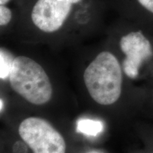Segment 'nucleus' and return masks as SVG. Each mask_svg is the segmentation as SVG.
Wrapping results in <instances>:
<instances>
[{"instance_id":"f257e3e1","label":"nucleus","mask_w":153,"mask_h":153,"mask_svg":"<svg viewBox=\"0 0 153 153\" xmlns=\"http://www.w3.org/2000/svg\"><path fill=\"white\" fill-rule=\"evenodd\" d=\"M89 94L101 105H111L118 100L122 90V70L116 57L107 51L96 57L84 72Z\"/></svg>"},{"instance_id":"1a4fd4ad","label":"nucleus","mask_w":153,"mask_h":153,"mask_svg":"<svg viewBox=\"0 0 153 153\" xmlns=\"http://www.w3.org/2000/svg\"><path fill=\"white\" fill-rule=\"evenodd\" d=\"M137 1L143 7L153 13V0H137Z\"/></svg>"},{"instance_id":"9d476101","label":"nucleus","mask_w":153,"mask_h":153,"mask_svg":"<svg viewBox=\"0 0 153 153\" xmlns=\"http://www.w3.org/2000/svg\"><path fill=\"white\" fill-rule=\"evenodd\" d=\"M10 0H0V5H4L7 4Z\"/></svg>"},{"instance_id":"20e7f679","label":"nucleus","mask_w":153,"mask_h":153,"mask_svg":"<svg viewBox=\"0 0 153 153\" xmlns=\"http://www.w3.org/2000/svg\"><path fill=\"white\" fill-rule=\"evenodd\" d=\"M81 0H38L31 12L36 27L45 33H53L62 27L74 4Z\"/></svg>"},{"instance_id":"423d86ee","label":"nucleus","mask_w":153,"mask_h":153,"mask_svg":"<svg viewBox=\"0 0 153 153\" xmlns=\"http://www.w3.org/2000/svg\"><path fill=\"white\" fill-rule=\"evenodd\" d=\"M104 125L100 120L82 118L76 123V130L85 135L96 136L103 131Z\"/></svg>"},{"instance_id":"f03ea898","label":"nucleus","mask_w":153,"mask_h":153,"mask_svg":"<svg viewBox=\"0 0 153 153\" xmlns=\"http://www.w3.org/2000/svg\"><path fill=\"white\" fill-rule=\"evenodd\" d=\"M9 82L14 91L35 105L51 100L53 88L44 69L30 57L18 56L13 60Z\"/></svg>"},{"instance_id":"0eeeda50","label":"nucleus","mask_w":153,"mask_h":153,"mask_svg":"<svg viewBox=\"0 0 153 153\" xmlns=\"http://www.w3.org/2000/svg\"><path fill=\"white\" fill-rule=\"evenodd\" d=\"M13 60H11L8 55L0 51V78L1 79H5L9 76Z\"/></svg>"},{"instance_id":"9b49d317","label":"nucleus","mask_w":153,"mask_h":153,"mask_svg":"<svg viewBox=\"0 0 153 153\" xmlns=\"http://www.w3.org/2000/svg\"><path fill=\"white\" fill-rule=\"evenodd\" d=\"M3 106H4V104H3V101L0 99V111L2 110L3 108Z\"/></svg>"},{"instance_id":"6e6552de","label":"nucleus","mask_w":153,"mask_h":153,"mask_svg":"<svg viewBox=\"0 0 153 153\" xmlns=\"http://www.w3.org/2000/svg\"><path fill=\"white\" fill-rule=\"evenodd\" d=\"M12 14L10 9L3 5H0V26H5L11 22Z\"/></svg>"},{"instance_id":"39448f33","label":"nucleus","mask_w":153,"mask_h":153,"mask_svg":"<svg viewBox=\"0 0 153 153\" xmlns=\"http://www.w3.org/2000/svg\"><path fill=\"white\" fill-rule=\"evenodd\" d=\"M120 47L126 55L123 62V71L129 78L135 79L143 62L152 55L150 41L139 30L123 36L120 41Z\"/></svg>"},{"instance_id":"7ed1b4c3","label":"nucleus","mask_w":153,"mask_h":153,"mask_svg":"<svg viewBox=\"0 0 153 153\" xmlns=\"http://www.w3.org/2000/svg\"><path fill=\"white\" fill-rule=\"evenodd\" d=\"M23 140L33 153H65L66 143L62 135L46 120L30 117L19 128Z\"/></svg>"}]
</instances>
